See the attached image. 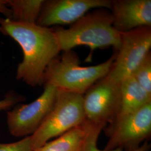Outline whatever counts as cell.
Wrapping results in <instances>:
<instances>
[{
	"label": "cell",
	"instance_id": "obj_9",
	"mask_svg": "<svg viewBox=\"0 0 151 151\" xmlns=\"http://www.w3.org/2000/svg\"><path fill=\"white\" fill-rule=\"evenodd\" d=\"M110 0H44L37 24L45 27L72 25L93 9H107Z\"/></svg>",
	"mask_w": 151,
	"mask_h": 151
},
{
	"label": "cell",
	"instance_id": "obj_18",
	"mask_svg": "<svg viewBox=\"0 0 151 151\" xmlns=\"http://www.w3.org/2000/svg\"><path fill=\"white\" fill-rule=\"evenodd\" d=\"M0 14L7 19H11V10L9 6V0H0Z\"/></svg>",
	"mask_w": 151,
	"mask_h": 151
},
{
	"label": "cell",
	"instance_id": "obj_4",
	"mask_svg": "<svg viewBox=\"0 0 151 151\" xmlns=\"http://www.w3.org/2000/svg\"><path fill=\"white\" fill-rule=\"evenodd\" d=\"M85 120L83 95L58 89L52 109L39 129L30 136L32 151L80 125Z\"/></svg>",
	"mask_w": 151,
	"mask_h": 151
},
{
	"label": "cell",
	"instance_id": "obj_8",
	"mask_svg": "<svg viewBox=\"0 0 151 151\" xmlns=\"http://www.w3.org/2000/svg\"><path fill=\"white\" fill-rule=\"evenodd\" d=\"M119 100L120 84L106 76L100 79L83 95L85 120L103 130L116 118Z\"/></svg>",
	"mask_w": 151,
	"mask_h": 151
},
{
	"label": "cell",
	"instance_id": "obj_2",
	"mask_svg": "<svg viewBox=\"0 0 151 151\" xmlns=\"http://www.w3.org/2000/svg\"><path fill=\"white\" fill-rule=\"evenodd\" d=\"M60 52L87 45L92 52L96 48L113 47L117 52L121 45V34L113 26V18L107 9L87 13L70 27H53Z\"/></svg>",
	"mask_w": 151,
	"mask_h": 151
},
{
	"label": "cell",
	"instance_id": "obj_14",
	"mask_svg": "<svg viewBox=\"0 0 151 151\" xmlns=\"http://www.w3.org/2000/svg\"><path fill=\"white\" fill-rule=\"evenodd\" d=\"M137 83L151 95V54L147 55L131 76Z\"/></svg>",
	"mask_w": 151,
	"mask_h": 151
},
{
	"label": "cell",
	"instance_id": "obj_13",
	"mask_svg": "<svg viewBox=\"0 0 151 151\" xmlns=\"http://www.w3.org/2000/svg\"><path fill=\"white\" fill-rule=\"evenodd\" d=\"M44 0H9L11 19L14 22L37 24Z\"/></svg>",
	"mask_w": 151,
	"mask_h": 151
},
{
	"label": "cell",
	"instance_id": "obj_10",
	"mask_svg": "<svg viewBox=\"0 0 151 151\" xmlns=\"http://www.w3.org/2000/svg\"><path fill=\"white\" fill-rule=\"evenodd\" d=\"M109 9L114 27L120 33L151 27V0H112Z\"/></svg>",
	"mask_w": 151,
	"mask_h": 151
},
{
	"label": "cell",
	"instance_id": "obj_11",
	"mask_svg": "<svg viewBox=\"0 0 151 151\" xmlns=\"http://www.w3.org/2000/svg\"><path fill=\"white\" fill-rule=\"evenodd\" d=\"M150 102L151 95L130 76L120 83L119 111L115 120L132 113Z\"/></svg>",
	"mask_w": 151,
	"mask_h": 151
},
{
	"label": "cell",
	"instance_id": "obj_5",
	"mask_svg": "<svg viewBox=\"0 0 151 151\" xmlns=\"http://www.w3.org/2000/svg\"><path fill=\"white\" fill-rule=\"evenodd\" d=\"M107 126L109 137L105 150H135L151 136V102Z\"/></svg>",
	"mask_w": 151,
	"mask_h": 151
},
{
	"label": "cell",
	"instance_id": "obj_17",
	"mask_svg": "<svg viewBox=\"0 0 151 151\" xmlns=\"http://www.w3.org/2000/svg\"><path fill=\"white\" fill-rule=\"evenodd\" d=\"M25 100V97L16 92H8L4 98L0 99V112L9 111L15 105Z\"/></svg>",
	"mask_w": 151,
	"mask_h": 151
},
{
	"label": "cell",
	"instance_id": "obj_16",
	"mask_svg": "<svg viewBox=\"0 0 151 151\" xmlns=\"http://www.w3.org/2000/svg\"><path fill=\"white\" fill-rule=\"evenodd\" d=\"M0 151H33L30 137L23 138L15 142L0 143Z\"/></svg>",
	"mask_w": 151,
	"mask_h": 151
},
{
	"label": "cell",
	"instance_id": "obj_1",
	"mask_svg": "<svg viewBox=\"0 0 151 151\" xmlns=\"http://www.w3.org/2000/svg\"><path fill=\"white\" fill-rule=\"evenodd\" d=\"M0 32L12 38L22 49L23 57L16 68V80L32 87L43 85L47 67L60 52L53 27L0 16Z\"/></svg>",
	"mask_w": 151,
	"mask_h": 151
},
{
	"label": "cell",
	"instance_id": "obj_15",
	"mask_svg": "<svg viewBox=\"0 0 151 151\" xmlns=\"http://www.w3.org/2000/svg\"><path fill=\"white\" fill-rule=\"evenodd\" d=\"M102 130L96 128L95 127H92L90 133L87 137L86 142L84 146L82 151H123L120 149H116L113 150H101L98 148L97 146V141L98 138ZM150 148V146L147 142H145L141 146L132 151H147Z\"/></svg>",
	"mask_w": 151,
	"mask_h": 151
},
{
	"label": "cell",
	"instance_id": "obj_3",
	"mask_svg": "<svg viewBox=\"0 0 151 151\" xmlns=\"http://www.w3.org/2000/svg\"><path fill=\"white\" fill-rule=\"evenodd\" d=\"M116 52L108 60L99 65L83 67L77 54L72 50L64 51L47 67L43 86L83 95L95 82L107 75L115 59Z\"/></svg>",
	"mask_w": 151,
	"mask_h": 151
},
{
	"label": "cell",
	"instance_id": "obj_7",
	"mask_svg": "<svg viewBox=\"0 0 151 151\" xmlns=\"http://www.w3.org/2000/svg\"><path fill=\"white\" fill-rule=\"evenodd\" d=\"M120 34V48L115 51V59L106 76L118 84L131 76L151 53V27H138Z\"/></svg>",
	"mask_w": 151,
	"mask_h": 151
},
{
	"label": "cell",
	"instance_id": "obj_12",
	"mask_svg": "<svg viewBox=\"0 0 151 151\" xmlns=\"http://www.w3.org/2000/svg\"><path fill=\"white\" fill-rule=\"evenodd\" d=\"M92 127L85 120L80 125L49 141L35 151H82Z\"/></svg>",
	"mask_w": 151,
	"mask_h": 151
},
{
	"label": "cell",
	"instance_id": "obj_6",
	"mask_svg": "<svg viewBox=\"0 0 151 151\" xmlns=\"http://www.w3.org/2000/svg\"><path fill=\"white\" fill-rule=\"evenodd\" d=\"M58 88L44 86L43 93L32 103L19 104L7 112L6 123L9 133L25 138L35 133L54 106Z\"/></svg>",
	"mask_w": 151,
	"mask_h": 151
}]
</instances>
